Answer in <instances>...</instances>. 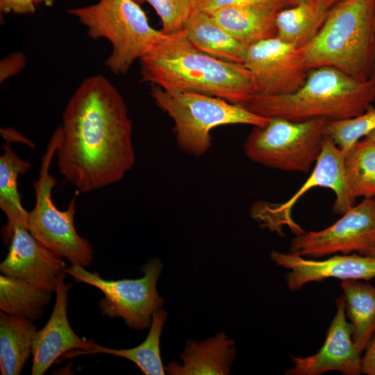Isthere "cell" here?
Listing matches in <instances>:
<instances>
[{"label":"cell","instance_id":"1","mask_svg":"<svg viewBox=\"0 0 375 375\" xmlns=\"http://www.w3.org/2000/svg\"><path fill=\"white\" fill-rule=\"evenodd\" d=\"M56 130L59 172L81 193L120 181L133 166V122L124 98L102 75L81 83Z\"/></svg>","mask_w":375,"mask_h":375},{"label":"cell","instance_id":"2","mask_svg":"<svg viewBox=\"0 0 375 375\" xmlns=\"http://www.w3.org/2000/svg\"><path fill=\"white\" fill-rule=\"evenodd\" d=\"M140 61V81L164 90L199 92L238 105L256 92L253 76L243 64L197 50L183 30L167 35Z\"/></svg>","mask_w":375,"mask_h":375},{"label":"cell","instance_id":"3","mask_svg":"<svg viewBox=\"0 0 375 375\" xmlns=\"http://www.w3.org/2000/svg\"><path fill=\"white\" fill-rule=\"evenodd\" d=\"M374 101L375 83L372 79L360 81L335 68L322 67L310 69L305 83L294 93L253 95L240 106L267 118L340 121L364 113Z\"/></svg>","mask_w":375,"mask_h":375},{"label":"cell","instance_id":"4","mask_svg":"<svg viewBox=\"0 0 375 375\" xmlns=\"http://www.w3.org/2000/svg\"><path fill=\"white\" fill-rule=\"evenodd\" d=\"M309 69L329 67L360 81L370 79L375 51V0H341L302 48Z\"/></svg>","mask_w":375,"mask_h":375},{"label":"cell","instance_id":"5","mask_svg":"<svg viewBox=\"0 0 375 375\" xmlns=\"http://www.w3.org/2000/svg\"><path fill=\"white\" fill-rule=\"evenodd\" d=\"M66 11L87 28L90 38H106L111 43L105 65L116 75L126 74L167 35L151 26L135 0H99Z\"/></svg>","mask_w":375,"mask_h":375},{"label":"cell","instance_id":"6","mask_svg":"<svg viewBox=\"0 0 375 375\" xmlns=\"http://www.w3.org/2000/svg\"><path fill=\"white\" fill-rule=\"evenodd\" d=\"M150 95L174 124L177 145L188 154L201 156L211 147L212 128L230 124L264 126L270 118L258 115L240 105L207 94L167 90L151 85Z\"/></svg>","mask_w":375,"mask_h":375},{"label":"cell","instance_id":"7","mask_svg":"<svg viewBox=\"0 0 375 375\" xmlns=\"http://www.w3.org/2000/svg\"><path fill=\"white\" fill-rule=\"evenodd\" d=\"M326 122L272 117L265 126H253L244 144V153L270 168L308 174L321 153Z\"/></svg>","mask_w":375,"mask_h":375},{"label":"cell","instance_id":"8","mask_svg":"<svg viewBox=\"0 0 375 375\" xmlns=\"http://www.w3.org/2000/svg\"><path fill=\"white\" fill-rule=\"evenodd\" d=\"M58 143L56 130L42 159L39 178L34 183L35 204L29 212L27 228L42 244L72 265L86 267L93 260V250L89 241L77 233L74 226L76 197H73L65 210L53 203L52 190L56 178L49 174L51 162Z\"/></svg>","mask_w":375,"mask_h":375},{"label":"cell","instance_id":"9","mask_svg":"<svg viewBox=\"0 0 375 375\" xmlns=\"http://www.w3.org/2000/svg\"><path fill=\"white\" fill-rule=\"evenodd\" d=\"M158 258L149 260L142 267L144 276L138 279L108 281L97 272H90L79 265H72L63 271L76 282L99 289L104 297L99 301L101 314L109 317H122L131 328L145 329L154 312L162 309L164 299L156 289L162 269Z\"/></svg>","mask_w":375,"mask_h":375},{"label":"cell","instance_id":"10","mask_svg":"<svg viewBox=\"0 0 375 375\" xmlns=\"http://www.w3.org/2000/svg\"><path fill=\"white\" fill-rule=\"evenodd\" d=\"M314 187L329 188L335 195L333 211L342 215L355 205L347 190L344 169V153L326 135L322 151L310 176L289 200L281 203L258 201L250 209L251 217L271 231L283 235L288 226L295 235L304 231L292 219L291 210L297 201Z\"/></svg>","mask_w":375,"mask_h":375},{"label":"cell","instance_id":"11","mask_svg":"<svg viewBox=\"0 0 375 375\" xmlns=\"http://www.w3.org/2000/svg\"><path fill=\"white\" fill-rule=\"evenodd\" d=\"M374 248L375 201L374 198H363L328 227L296 235L290 244V253L321 258L337 253L366 255Z\"/></svg>","mask_w":375,"mask_h":375},{"label":"cell","instance_id":"12","mask_svg":"<svg viewBox=\"0 0 375 375\" xmlns=\"http://www.w3.org/2000/svg\"><path fill=\"white\" fill-rule=\"evenodd\" d=\"M252 74L254 95L281 96L295 92L305 83L309 69L302 48L277 37L248 47L243 64Z\"/></svg>","mask_w":375,"mask_h":375},{"label":"cell","instance_id":"13","mask_svg":"<svg viewBox=\"0 0 375 375\" xmlns=\"http://www.w3.org/2000/svg\"><path fill=\"white\" fill-rule=\"evenodd\" d=\"M336 308L322 347L306 357L290 356L292 366L285 374L319 375L330 371L344 375L361 374V354L354 344L351 326L347 321L342 296L336 299Z\"/></svg>","mask_w":375,"mask_h":375},{"label":"cell","instance_id":"14","mask_svg":"<svg viewBox=\"0 0 375 375\" xmlns=\"http://www.w3.org/2000/svg\"><path fill=\"white\" fill-rule=\"evenodd\" d=\"M66 272L59 275L56 290V302L46 325L34 335L32 345V375H42L58 357L83 355L92 349L93 340L79 338L67 319V292L71 287L65 283Z\"/></svg>","mask_w":375,"mask_h":375},{"label":"cell","instance_id":"15","mask_svg":"<svg viewBox=\"0 0 375 375\" xmlns=\"http://www.w3.org/2000/svg\"><path fill=\"white\" fill-rule=\"evenodd\" d=\"M65 267L62 257L39 242L26 226L17 225L8 253L0 264V272L53 293Z\"/></svg>","mask_w":375,"mask_h":375},{"label":"cell","instance_id":"16","mask_svg":"<svg viewBox=\"0 0 375 375\" xmlns=\"http://www.w3.org/2000/svg\"><path fill=\"white\" fill-rule=\"evenodd\" d=\"M271 260L289 269L285 276L290 291L300 290L310 282H322L329 278L342 281L375 278V257L359 253L335 255L322 260L307 259L291 253L272 251Z\"/></svg>","mask_w":375,"mask_h":375},{"label":"cell","instance_id":"17","mask_svg":"<svg viewBox=\"0 0 375 375\" xmlns=\"http://www.w3.org/2000/svg\"><path fill=\"white\" fill-rule=\"evenodd\" d=\"M235 356L234 342L221 333L199 343L190 341L181 356L183 365L172 362L165 369L172 375H226Z\"/></svg>","mask_w":375,"mask_h":375},{"label":"cell","instance_id":"18","mask_svg":"<svg viewBox=\"0 0 375 375\" xmlns=\"http://www.w3.org/2000/svg\"><path fill=\"white\" fill-rule=\"evenodd\" d=\"M182 30L197 50L224 61L244 64L248 47L219 26L207 12L194 9Z\"/></svg>","mask_w":375,"mask_h":375},{"label":"cell","instance_id":"19","mask_svg":"<svg viewBox=\"0 0 375 375\" xmlns=\"http://www.w3.org/2000/svg\"><path fill=\"white\" fill-rule=\"evenodd\" d=\"M231 36L249 47L276 37L277 12L255 7L228 6L208 12Z\"/></svg>","mask_w":375,"mask_h":375},{"label":"cell","instance_id":"20","mask_svg":"<svg viewBox=\"0 0 375 375\" xmlns=\"http://www.w3.org/2000/svg\"><path fill=\"white\" fill-rule=\"evenodd\" d=\"M10 142L6 140L0 156V208L7 217V222L2 228L6 244H10L16 226L27 228L29 212L22 205L17 178L19 175L24 174L31 167L29 162L15 153Z\"/></svg>","mask_w":375,"mask_h":375},{"label":"cell","instance_id":"21","mask_svg":"<svg viewBox=\"0 0 375 375\" xmlns=\"http://www.w3.org/2000/svg\"><path fill=\"white\" fill-rule=\"evenodd\" d=\"M36 326L25 317L0 312V369L2 375H19L32 353Z\"/></svg>","mask_w":375,"mask_h":375},{"label":"cell","instance_id":"22","mask_svg":"<svg viewBox=\"0 0 375 375\" xmlns=\"http://www.w3.org/2000/svg\"><path fill=\"white\" fill-rule=\"evenodd\" d=\"M340 287L353 340L362 354L375 332V287L352 279L342 281Z\"/></svg>","mask_w":375,"mask_h":375},{"label":"cell","instance_id":"23","mask_svg":"<svg viewBox=\"0 0 375 375\" xmlns=\"http://www.w3.org/2000/svg\"><path fill=\"white\" fill-rule=\"evenodd\" d=\"M328 11L315 1L283 9L276 16V37L283 42L303 48L316 36Z\"/></svg>","mask_w":375,"mask_h":375},{"label":"cell","instance_id":"24","mask_svg":"<svg viewBox=\"0 0 375 375\" xmlns=\"http://www.w3.org/2000/svg\"><path fill=\"white\" fill-rule=\"evenodd\" d=\"M51 294L23 279L2 274L0 276V309L8 315L32 321L40 319Z\"/></svg>","mask_w":375,"mask_h":375},{"label":"cell","instance_id":"25","mask_svg":"<svg viewBox=\"0 0 375 375\" xmlns=\"http://www.w3.org/2000/svg\"><path fill=\"white\" fill-rule=\"evenodd\" d=\"M345 183L351 199L375 198V144L362 138L344 154Z\"/></svg>","mask_w":375,"mask_h":375},{"label":"cell","instance_id":"26","mask_svg":"<svg viewBox=\"0 0 375 375\" xmlns=\"http://www.w3.org/2000/svg\"><path fill=\"white\" fill-rule=\"evenodd\" d=\"M167 319V313L160 309L153 313L149 333L140 345L128 349H114L100 346L93 341L92 349L85 354L107 353L128 359L139 367L146 375L165 374L160 353V337Z\"/></svg>","mask_w":375,"mask_h":375},{"label":"cell","instance_id":"27","mask_svg":"<svg viewBox=\"0 0 375 375\" xmlns=\"http://www.w3.org/2000/svg\"><path fill=\"white\" fill-rule=\"evenodd\" d=\"M374 131L375 108L372 106L358 116L340 121H327L325 125V135L344 154Z\"/></svg>","mask_w":375,"mask_h":375},{"label":"cell","instance_id":"28","mask_svg":"<svg viewBox=\"0 0 375 375\" xmlns=\"http://www.w3.org/2000/svg\"><path fill=\"white\" fill-rule=\"evenodd\" d=\"M150 4L162 22V31L166 35L183 29L186 21L195 9L197 0H135Z\"/></svg>","mask_w":375,"mask_h":375},{"label":"cell","instance_id":"29","mask_svg":"<svg viewBox=\"0 0 375 375\" xmlns=\"http://www.w3.org/2000/svg\"><path fill=\"white\" fill-rule=\"evenodd\" d=\"M294 5L292 0H197L195 9L208 13L228 6H246L265 8L278 13Z\"/></svg>","mask_w":375,"mask_h":375},{"label":"cell","instance_id":"30","mask_svg":"<svg viewBox=\"0 0 375 375\" xmlns=\"http://www.w3.org/2000/svg\"><path fill=\"white\" fill-rule=\"evenodd\" d=\"M25 65V56L20 52L12 53L4 58L0 65L1 82L19 73L24 67Z\"/></svg>","mask_w":375,"mask_h":375},{"label":"cell","instance_id":"31","mask_svg":"<svg viewBox=\"0 0 375 375\" xmlns=\"http://www.w3.org/2000/svg\"><path fill=\"white\" fill-rule=\"evenodd\" d=\"M361 357V374L375 375V333L369 340Z\"/></svg>","mask_w":375,"mask_h":375},{"label":"cell","instance_id":"32","mask_svg":"<svg viewBox=\"0 0 375 375\" xmlns=\"http://www.w3.org/2000/svg\"><path fill=\"white\" fill-rule=\"evenodd\" d=\"M17 10L16 14H31L35 12V2L38 0H16Z\"/></svg>","mask_w":375,"mask_h":375},{"label":"cell","instance_id":"33","mask_svg":"<svg viewBox=\"0 0 375 375\" xmlns=\"http://www.w3.org/2000/svg\"><path fill=\"white\" fill-rule=\"evenodd\" d=\"M1 135L6 141L11 142L15 138H17L19 140V142H22L24 144H26L31 147L33 146V144L26 138H24L22 135H21L20 133H19L17 131L12 129V131H10V128H8L7 130H1Z\"/></svg>","mask_w":375,"mask_h":375},{"label":"cell","instance_id":"34","mask_svg":"<svg viewBox=\"0 0 375 375\" xmlns=\"http://www.w3.org/2000/svg\"><path fill=\"white\" fill-rule=\"evenodd\" d=\"M0 10L1 12L3 13H8L10 12L16 13V0H0Z\"/></svg>","mask_w":375,"mask_h":375},{"label":"cell","instance_id":"35","mask_svg":"<svg viewBox=\"0 0 375 375\" xmlns=\"http://www.w3.org/2000/svg\"><path fill=\"white\" fill-rule=\"evenodd\" d=\"M341 0H315L320 6L329 10L333 6Z\"/></svg>","mask_w":375,"mask_h":375},{"label":"cell","instance_id":"36","mask_svg":"<svg viewBox=\"0 0 375 375\" xmlns=\"http://www.w3.org/2000/svg\"><path fill=\"white\" fill-rule=\"evenodd\" d=\"M365 138L375 144V131L369 133Z\"/></svg>","mask_w":375,"mask_h":375},{"label":"cell","instance_id":"37","mask_svg":"<svg viewBox=\"0 0 375 375\" xmlns=\"http://www.w3.org/2000/svg\"><path fill=\"white\" fill-rule=\"evenodd\" d=\"M295 5L314 2L315 0H292Z\"/></svg>","mask_w":375,"mask_h":375},{"label":"cell","instance_id":"38","mask_svg":"<svg viewBox=\"0 0 375 375\" xmlns=\"http://www.w3.org/2000/svg\"><path fill=\"white\" fill-rule=\"evenodd\" d=\"M43 2L47 6H51L53 4L54 0H38Z\"/></svg>","mask_w":375,"mask_h":375},{"label":"cell","instance_id":"39","mask_svg":"<svg viewBox=\"0 0 375 375\" xmlns=\"http://www.w3.org/2000/svg\"><path fill=\"white\" fill-rule=\"evenodd\" d=\"M370 79H372L374 81V83H375V51H374V66H373L372 74Z\"/></svg>","mask_w":375,"mask_h":375},{"label":"cell","instance_id":"40","mask_svg":"<svg viewBox=\"0 0 375 375\" xmlns=\"http://www.w3.org/2000/svg\"><path fill=\"white\" fill-rule=\"evenodd\" d=\"M374 199V201H375V198ZM365 256H374L375 257V248L372 249V250H370L369 252H367L366 253V255Z\"/></svg>","mask_w":375,"mask_h":375},{"label":"cell","instance_id":"41","mask_svg":"<svg viewBox=\"0 0 375 375\" xmlns=\"http://www.w3.org/2000/svg\"><path fill=\"white\" fill-rule=\"evenodd\" d=\"M374 328H375V326H374Z\"/></svg>","mask_w":375,"mask_h":375}]
</instances>
